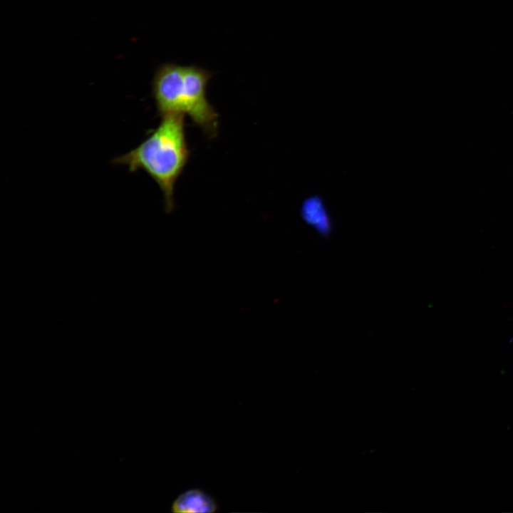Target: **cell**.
Returning a JSON list of instances; mask_svg holds the SVG:
<instances>
[{
	"label": "cell",
	"mask_w": 513,
	"mask_h": 513,
	"mask_svg": "<svg viewBox=\"0 0 513 513\" xmlns=\"http://www.w3.org/2000/svg\"><path fill=\"white\" fill-rule=\"evenodd\" d=\"M159 125L135 148L115 158L134 172L142 170L159 186L166 212L174 209L175 186L191 155L185 133V116L162 115Z\"/></svg>",
	"instance_id": "1"
},
{
	"label": "cell",
	"mask_w": 513,
	"mask_h": 513,
	"mask_svg": "<svg viewBox=\"0 0 513 513\" xmlns=\"http://www.w3.org/2000/svg\"><path fill=\"white\" fill-rule=\"evenodd\" d=\"M218 509L214 499L200 489H190L181 493L172 502L174 513H212Z\"/></svg>",
	"instance_id": "3"
},
{
	"label": "cell",
	"mask_w": 513,
	"mask_h": 513,
	"mask_svg": "<svg viewBox=\"0 0 513 513\" xmlns=\"http://www.w3.org/2000/svg\"><path fill=\"white\" fill-rule=\"evenodd\" d=\"M211 77L210 71L196 65H160L152 83V93L159 115L188 116L207 137L215 138L219 115L207 97Z\"/></svg>",
	"instance_id": "2"
},
{
	"label": "cell",
	"mask_w": 513,
	"mask_h": 513,
	"mask_svg": "<svg viewBox=\"0 0 513 513\" xmlns=\"http://www.w3.org/2000/svg\"><path fill=\"white\" fill-rule=\"evenodd\" d=\"M301 217L320 235H329L332 230V220L323 200L318 195L305 199L301 207Z\"/></svg>",
	"instance_id": "4"
}]
</instances>
